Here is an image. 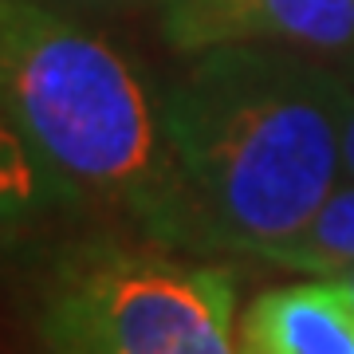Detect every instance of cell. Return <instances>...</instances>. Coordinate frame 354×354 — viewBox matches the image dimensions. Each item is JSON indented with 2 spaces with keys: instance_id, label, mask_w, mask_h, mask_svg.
<instances>
[{
  "instance_id": "cell-1",
  "label": "cell",
  "mask_w": 354,
  "mask_h": 354,
  "mask_svg": "<svg viewBox=\"0 0 354 354\" xmlns=\"http://www.w3.org/2000/svg\"><path fill=\"white\" fill-rule=\"evenodd\" d=\"M346 79L283 48L197 51L162 102L165 146L209 241L264 256L342 177Z\"/></svg>"
},
{
  "instance_id": "cell-9",
  "label": "cell",
  "mask_w": 354,
  "mask_h": 354,
  "mask_svg": "<svg viewBox=\"0 0 354 354\" xmlns=\"http://www.w3.org/2000/svg\"><path fill=\"white\" fill-rule=\"evenodd\" d=\"M346 71H351V75H346V83H351V87H354V55H351V59H346Z\"/></svg>"
},
{
  "instance_id": "cell-8",
  "label": "cell",
  "mask_w": 354,
  "mask_h": 354,
  "mask_svg": "<svg viewBox=\"0 0 354 354\" xmlns=\"http://www.w3.org/2000/svg\"><path fill=\"white\" fill-rule=\"evenodd\" d=\"M335 288H339L342 295H346V299L354 304V268H346L342 276H335Z\"/></svg>"
},
{
  "instance_id": "cell-6",
  "label": "cell",
  "mask_w": 354,
  "mask_h": 354,
  "mask_svg": "<svg viewBox=\"0 0 354 354\" xmlns=\"http://www.w3.org/2000/svg\"><path fill=\"white\" fill-rule=\"evenodd\" d=\"M268 260L319 276H342L354 268V181H339L295 236L268 248Z\"/></svg>"
},
{
  "instance_id": "cell-7",
  "label": "cell",
  "mask_w": 354,
  "mask_h": 354,
  "mask_svg": "<svg viewBox=\"0 0 354 354\" xmlns=\"http://www.w3.org/2000/svg\"><path fill=\"white\" fill-rule=\"evenodd\" d=\"M342 174L354 181V87L346 83V99H342Z\"/></svg>"
},
{
  "instance_id": "cell-3",
  "label": "cell",
  "mask_w": 354,
  "mask_h": 354,
  "mask_svg": "<svg viewBox=\"0 0 354 354\" xmlns=\"http://www.w3.org/2000/svg\"><path fill=\"white\" fill-rule=\"evenodd\" d=\"M44 330L55 354H241L228 272L174 260L79 268L51 295Z\"/></svg>"
},
{
  "instance_id": "cell-4",
  "label": "cell",
  "mask_w": 354,
  "mask_h": 354,
  "mask_svg": "<svg viewBox=\"0 0 354 354\" xmlns=\"http://www.w3.org/2000/svg\"><path fill=\"white\" fill-rule=\"evenodd\" d=\"M169 48H283L299 55H354V0H162Z\"/></svg>"
},
{
  "instance_id": "cell-10",
  "label": "cell",
  "mask_w": 354,
  "mask_h": 354,
  "mask_svg": "<svg viewBox=\"0 0 354 354\" xmlns=\"http://www.w3.org/2000/svg\"><path fill=\"white\" fill-rule=\"evenodd\" d=\"M99 4H118V0H99Z\"/></svg>"
},
{
  "instance_id": "cell-5",
  "label": "cell",
  "mask_w": 354,
  "mask_h": 354,
  "mask_svg": "<svg viewBox=\"0 0 354 354\" xmlns=\"http://www.w3.org/2000/svg\"><path fill=\"white\" fill-rule=\"evenodd\" d=\"M241 354H354V304L327 283L264 291L241 319Z\"/></svg>"
},
{
  "instance_id": "cell-2",
  "label": "cell",
  "mask_w": 354,
  "mask_h": 354,
  "mask_svg": "<svg viewBox=\"0 0 354 354\" xmlns=\"http://www.w3.org/2000/svg\"><path fill=\"white\" fill-rule=\"evenodd\" d=\"M4 114L20 150L71 197L138 213L158 232H185L189 201L127 59L39 0L0 8Z\"/></svg>"
}]
</instances>
